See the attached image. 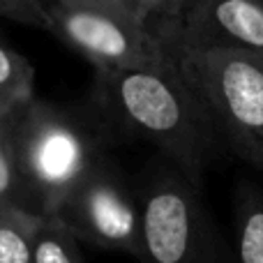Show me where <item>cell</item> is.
<instances>
[{"mask_svg":"<svg viewBox=\"0 0 263 263\" xmlns=\"http://www.w3.org/2000/svg\"><path fill=\"white\" fill-rule=\"evenodd\" d=\"M90 106L109 134L153 143L199 187L224 148L208 106L180 63L95 72Z\"/></svg>","mask_w":263,"mask_h":263,"instance_id":"6da1fadb","label":"cell"},{"mask_svg":"<svg viewBox=\"0 0 263 263\" xmlns=\"http://www.w3.org/2000/svg\"><path fill=\"white\" fill-rule=\"evenodd\" d=\"M104 125L95 114L30 97L16 116L21 171L37 215H55L63 201L104 157Z\"/></svg>","mask_w":263,"mask_h":263,"instance_id":"7a4b0ae2","label":"cell"},{"mask_svg":"<svg viewBox=\"0 0 263 263\" xmlns=\"http://www.w3.org/2000/svg\"><path fill=\"white\" fill-rule=\"evenodd\" d=\"M176 53L224 145L263 173V58L210 46H185Z\"/></svg>","mask_w":263,"mask_h":263,"instance_id":"3957f363","label":"cell"},{"mask_svg":"<svg viewBox=\"0 0 263 263\" xmlns=\"http://www.w3.org/2000/svg\"><path fill=\"white\" fill-rule=\"evenodd\" d=\"M141 263H236L201 199L199 185L173 164L141 185Z\"/></svg>","mask_w":263,"mask_h":263,"instance_id":"277c9868","label":"cell"},{"mask_svg":"<svg viewBox=\"0 0 263 263\" xmlns=\"http://www.w3.org/2000/svg\"><path fill=\"white\" fill-rule=\"evenodd\" d=\"M63 44L77 51L95 72L166 67L178 53L150 23L90 9L55 5L51 0V30Z\"/></svg>","mask_w":263,"mask_h":263,"instance_id":"5b68a950","label":"cell"},{"mask_svg":"<svg viewBox=\"0 0 263 263\" xmlns=\"http://www.w3.org/2000/svg\"><path fill=\"white\" fill-rule=\"evenodd\" d=\"M55 217L63 219L81 242L125 252L141 263V205L106 155L63 201Z\"/></svg>","mask_w":263,"mask_h":263,"instance_id":"8992f818","label":"cell"},{"mask_svg":"<svg viewBox=\"0 0 263 263\" xmlns=\"http://www.w3.org/2000/svg\"><path fill=\"white\" fill-rule=\"evenodd\" d=\"M173 51L233 49L263 58V0H187L171 28H155Z\"/></svg>","mask_w":263,"mask_h":263,"instance_id":"52a82bcc","label":"cell"},{"mask_svg":"<svg viewBox=\"0 0 263 263\" xmlns=\"http://www.w3.org/2000/svg\"><path fill=\"white\" fill-rule=\"evenodd\" d=\"M236 263H263V190L240 182L233 192Z\"/></svg>","mask_w":263,"mask_h":263,"instance_id":"ba28073f","label":"cell"},{"mask_svg":"<svg viewBox=\"0 0 263 263\" xmlns=\"http://www.w3.org/2000/svg\"><path fill=\"white\" fill-rule=\"evenodd\" d=\"M18 109L0 116V208L21 210L28 215H37L30 190L21 171V159L16 148V116Z\"/></svg>","mask_w":263,"mask_h":263,"instance_id":"9c48e42d","label":"cell"},{"mask_svg":"<svg viewBox=\"0 0 263 263\" xmlns=\"http://www.w3.org/2000/svg\"><path fill=\"white\" fill-rule=\"evenodd\" d=\"M79 238L55 215H37L32 224V259L35 263H86Z\"/></svg>","mask_w":263,"mask_h":263,"instance_id":"30bf717a","label":"cell"},{"mask_svg":"<svg viewBox=\"0 0 263 263\" xmlns=\"http://www.w3.org/2000/svg\"><path fill=\"white\" fill-rule=\"evenodd\" d=\"M37 215L0 208V263H35L32 224Z\"/></svg>","mask_w":263,"mask_h":263,"instance_id":"8fae6325","label":"cell"},{"mask_svg":"<svg viewBox=\"0 0 263 263\" xmlns=\"http://www.w3.org/2000/svg\"><path fill=\"white\" fill-rule=\"evenodd\" d=\"M0 92L14 100L35 97V65L0 40Z\"/></svg>","mask_w":263,"mask_h":263,"instance_id":"7c38bea8","label":"cell"},{"mask_svg":"<svg viewBox=\"0 0 263 263\" xmlns=\"http://www.w3.org/2000/svg\"><path fill=\"white\" fill-rule=\"evenodd\" d=\"M0 18L51 30V0H0Z\"/></svg>","mask_w":263,"mask_h":263,"instance_id":"4fadbf2b","label":"cell"},{"mask_svg":"<svg viewBox=\"0 0 263 263\" xmlns=\"http://www.w3.org/2000/svg\"><path fill=\"white\" fill-rule=\"evenodd\" d=\"M53 3L65 5V7L114 14V16H123V18H129V21H136V23H148L143 16L141 0H53Z\"/></svg>","mask_w":263,"mask_h":263,"instance_id":"5bb4252c","label":"cell"},{"mask_svg":"<svg viewBox=\"0 0 263 263\" xmlns=\"http://www.w3.org/2000/svg\"><path fill=\"white\" fill-rule=\"evenodd\" d=\"M187 0H141L143 16L148 23H157V28H171L182 16Z\"/></svg>","mask_w":263,"mask_h":263,"instance_id":"9a60e30c","label":"cell"},{"mask_svg":"<svg viewBox=\"0 0 263 263\" xmlns=\"http://www.w3.org/2000/svg\"><path fill=\"white\" fill-rule=\"evenodd\" d=\"M23 102H28V100H14V97L3 95V92H0V116L9 114V111L16 109V106H18V104H23Z\"/></svg>","mask_w":263,"mask_h":263,"instance_id":"2e32d148","label":"cell"}]
</instances>
